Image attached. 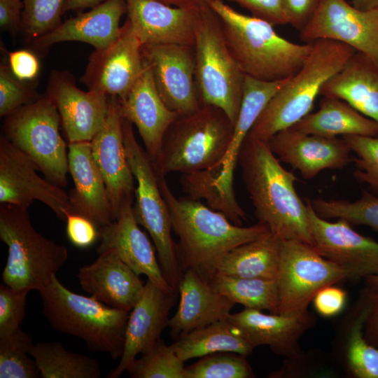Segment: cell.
Instances as JSON below:
<instances>
[{
  "label": "cell",
  "mask_w": 378,
  "mask_h": 378,
  "mask_svg": "<svg viewBox=\"0 0 378 378\" xmlns=\"http://www.w3.org/2000/svg\"><path fill=\"white\" fill-rule=\"evenodd\" d=\"M237 162L258 222L281 240L314 246L307 204L295 188L297 178L281 164L268 142L247 136Z\"/></svg>",
  "instance_id": "6da1fadb"
},
{
  "label": "cell",
  "mask_w": 378,
  "mask_h": 378,
  "mask_svg": "<svg viewBox=\"0 0 378 378\" xmlns=\"http://www.w3.org/2000/svg\"><path fill=\"white\" fill-rule=\"evenodd\" d=\"M164 177L158 174L172 230L179 239L177 251L183 272L191 270L209 283L232 249L270 231L259 222L248 227L236 225L197 200L176 197Z\"/></svg>",
  "instance_id": "7a4b0ae2"
},
{
  "label": "cell",
  "mask_w": 378,
  "mask_h": 378,
  "mask_svg": "<svg viewBox=\"0 0 378 378\" xmlns=\"http://www.w3.org/2000/svg\"><path fill=\"white\" fill-rule=\"evenodd\" d=\"M209 6L219 18L228 49L244 75L276 81L293 76L302 66L312 43L290 41L270 22L244 15L222 0H211Z\"/></svg>",
  "instance_id": "3957f363"
},
{
  "label": "cell",
  "mask_w": 378,
  "mask_h": 378,
  "mask_svg": "<svg viewBox=\"0 0 378 378\" xmlns=\"http://www.w3.org/2000/svg\"><path fill=\"white\" fill-rule=\"evenodd\" d=\"M356 52L335 41L312 42L301 69L270 100L248 136L268 141L275 134L293 126L309 114L323 85Z\"/></svg>",
  "instance_id": "277c9868"
},
{
  "label": "cell",
  "mask_w": 378,
  "mask_h": 378,
  "mask_svg": "<svg viewBox=\"0 0 378 378\" xmlns=\"http://www.w3.org/2000/svg\"><path fill=\"white\" fill-rule=\"evenodd\" d=\"M38 293L43 314L52 328L81 339L91 351L120 358L130 312L74 293L57 275Z\"/></svg>",
  "instance_id": "5b68a950"
},
{
  "label": "cell",
  "mask_w": 378,
  "mask_h": 378,
  "mask_svg": "<svg viewBox=\"0 0 378 378\" xmlns=\"http://www.w3.org/2000/svg\"><path fill=\"white\" fill-rule=\"evenodd\" d=\"M234 124L220 108L202 105L195 112L178 116L167 130L157 162V173H191L221 168Z\"/></svg>",
  "instance_id": "8992f818"
},
{
  "label": "cell",
  "mask_w": 378,
  "mask_h": 378,
  "mask_svg": "<svg viewBox=\"0 0 378 378\" xmlns=\"http://www.w3.org/2000/svg\"><path fill=\"white\" fill-rule=\"evenodd\" d=\"M27 209L1 204L0 239L8 247L2 280L18 290L38 291L66 263L69 253L36 230Z\"/></svg>",
  "instance_id": "52a82bcc"
},
{
  "label": "cell",
  "mask_w": 378,
  "mask_h": 378,
  "mask_svg": "<svg viewBox=\"0 0 378 378\" xmlns=\"http://www.w3.org/2000/svg\"><path fill=\"white\" fill-rule=\"evenodd\" d=\"M194 51L201 104L221 109L234 124L242 99L244 74L228 49L219 18L209 6L198 10Z\"/></svg>",
  "instance_id": "ba28073f"
},
{
  "label": "cell",
  "mask_w": 378,
  "mask_h": 378,
  "mask_svg": "<svg viewBox=\"0 0 378 378\" xmlns=\"http://www.w3.org/2000/svg\"><path fill=\"white\" fill-rule=\"evenodd\" d=\"M122 128L127 158L137 183L133 206L136 220L148 231L154 243L165 279L178 292L183 272L177 244L172 237L170 213L160 188L158 174L147 153L138 143L132 124L123 118Z\"/></svg>",
  "instance_id": "9c48e42d"
},
{
  "label": "cell",
  "mask_w": 378,
  "mask_h": 378,
  "mask_svg": "<svg viewBox=\"0 0 378 378\" xmlns=\"http://www.w3.org/2000/svg\"><path fill=\"white\" fill-rule=\"evenodd\" d=\"M57 106L46 94L4 118L2 134L27 155L50 182L67 186L68 151Z\"/></svg>",
  "instance_id": "30bf717a"
},
{
  "label": "cell",
  "mask_w": 378,
  "mask_h": 378,
  "mask_svg": "<svg viewBox=\"0 0 378 378\" xmlns=\"http://www.w3.org/2000/svg\"><path fill=\"white\" fill-rule=\"evenodd\" d=\"M349 278L348 272L324 258L313 246L295 240H281L276 279L278 314L302 315L323 288Z\"/></svg>",
  "instance_id": "8fae6325"
},
{
  "label": "cell",
  "mask_w": 378,
  "mask_h": 378,
  "mask_svg": "<svg viewBox=\"0 0 378 378\" xmlns=\"http://www.w3.org/2000/svg\"><path fill=\"white\" fill-rule=\"evenodd\" d=\"M300 38L305 43L326 39L344 43L378 66V9L360 10L346 0H319Z\"/></svg>",
  "instance_id": "7c38bea8"
},
{
  "label": "cell",
  "mask_w": 378,
  "mask_h": 378,
  "mask_svg": "<svg viewBox=\"0 0 378 378\" xmlns=\"http://www.w3.org/2000/svg\"><path fill=\"white\" fill-rule=\"evenodd\" d=\"M36 164L0 136V203L28 209L34 201L48 206L62 220L71 214L69 194L41 178Z\"/></svg>",
  "instance_id": "4fadbf2b"
},
{
  "label": "cell",
  "mask_w": 378,
  "mask_h": 378,
  "mask_svg": "<svg viewBox=\"0 0 378 378\" xmlns=\"http://www.w3.org/2000/svg\"><path fill=\"white\" fill-rule=\"evenodd\" d=\"M142 46L127 19L111 46L90 54L80 82L89 90L123 101L144 70Z\"/></svg>",
  "instance_id": "5bb4252c"
},
{
  "label": "cell",
  "mask_w": 378,
  "mask_h": 378,
  "mask_svg": "<svg viewBox=\"0 0 378 378\" xmlns=\"http://www.w3.org/2000/svg\"><path fill=\"white\" fill-rule=\"evenodd\" d=\"M142 55L151 69L160 97L170 110L182 116L201 107L195 80L194 47L144 45Z\"/></svg>",
  "instance_id": "9a60e30c"
},
{
  "label": "cell",
  "mask_w": 378,
  "mask_h": 378,
  "mask_svg": "<svg viewBox=\"0 0 378 378\" xmlns=\"http://www.w3.org/2000/svg\"><path fill=\"white\" fill-rule=\"evenodd\" d=\"M307 218L314 248L349 273V278L378 275V242L356 232L342 219L330 222L320 217L310 200H306Z\"/></svg>",
  "instance_id": "2e32d148"
},
{
  "label": "cell",
  "mask_w": 378,
  "mask_h": 378,
  "mask_svg": "<svg viewBox=\"0 0 378 378\" xmlns=\"http://www.w3.org/2000/svg\"><path fill=\"white\" fill-rule=\"evenodd\" d=\"M122 122L120 101L109 96L105 122L90 141L93 158L106 187L114 220L122 205L133 201L136 188L126 155Z\"/></svg>",
  "instance_id": "e0dca14e"
},
{
  "label": "cell",
  "mask_w": 378,
  "mask_h": 378,
  "mask_svg": "<svg viewBox=\"0 0 378 378\" xmlns=\"http://www.w3.org/2000/svg\"><path fill=\"white\" fill-rule=\"evenodd\" d=\"M46 94L57 106L69 143L91 141L103 127L109 96L80 90L69 72L52 70Z\"/></svg>",
  "instance_id": "ac0fdd59"
},
{
  "label": "cell",
  "mask_w": 378,
  "mask_h": 378,
  "mask_svg": "<svg viewBox=\"0 0 378 378\" xmlns=\"http://www.w3.org/2000/svg\"><path fill=\"white\" fill-rule=\"evenodd\" d=\"M177 292L167 291L150 280L144 284L143 293L130 312L127 323L125 345L120 360L108 378H118L136 358L161 337L167 327L169 312L178 297Z\"/></svg>",
  "instance_id": "d6986e66"
},
{
  "label": "cell",
  "mask_w": 378,
  "mask_h": 378,
  "mask_svg": "<svg viewBox=\"0 0 378 378\" xmlns=\"http://www.w3.org/2000/svg\"><path fill=\"white\" fill-rule=\"evenodd\" d=\"M132 202H125L118 218L99 230L100 244L97 252H111L138 275H146L164 290L177 292L165 279L156 258V249L139 226Z\"/></svg>",
  "instance_id": "ffe728a7"
},
{
  "label": "cell",
  "mask_w": 378,
  "mask_h": 378,
  "mask_svg": "<svg viewBox=\"0 0 378 378\" xmlns=\"http://www.w3.org/2000/svg\"><path fill=\"white\" fill-rule=\"evenodd\" d=\"M267 142L277 158L298 170L305 179L325 169H341L351 161V151L343 138L308 134L290 127Z\"/></svg>",
  "instance_id": "44dd1931"
},
{
  "label": "cell",
  "mask_w": 378,
  "mask_h": 378,
  "mask_svg": "<svg viewBox=\"0 0 378 378\" xmlns=\"http://www.w3.org/2000/svg\"><path fill=\"white\" fill-rule=\"evenodd\" d=\"M127 20L144 45L194 47L198 10L174 7L158 0H125Z\"/></svg>",
  "instance_id": "7402d4cb"
},
{
  "label": "cell",
  "mask_w": 378,
  "mask_h": 378,
  "mask_svg": "<svg viewBox=\"0 0 378 378\" xmlns=\"http://www.w3.org/2000/svg\"><path fill=\"white\" fill-rule=\"evenodd\" d=\"M120 111L124 119L136 127L145 150L155 164L164 136L178 115L160 97L151 69L145 61L140 76L125 99L120 101Z\"/></svg>",
  "instance_id": "603a6c76"
},
{
  "label": "cell",
  "mask_w": 378,
  "mask_h": 378,
  "mask_svg": "<svg viewBox=\"0 0 378 378\" xmlns=\"http://www.w3.org/2000/svg\"><path fill=\"white\" fill-rule=\"evenodd\" d=\"M68 169L74 185L69 193L71 214L87 218L99 230L111 224L114 220L111 206L90 141L69 143Z\"/></svg>",
  "instance_id": "cb8c5ba5"
},
{
  "label": "cell",
  "mask_w": 378,
  "mask_h": 378,
  "mask_svg": "<svg viewBox=\"0 0 378 378\" xmlns=\"http://www.w3.org/2000/svg\"><path fill=\"white\" fill-rule=\"evenodd\" d=\"M125 0H105L88 11L69 18L32 41L34 49L42 52L61 42L79 41L94 50H103L119 36L120 20L126 12Z\"/></svg>",
  "instance_id": "d4e9b609"
},
{
  "label": "cell",
  "mask_w": 378,
  "mask_h": 378,
  "mask_svg": "<svg viewBox=\"0 0 378 378\" xmlns=\"http://www.w3.org/2000/svg\"><path fill=\"white\" fill-rule=\"evenodd\" d=\"M98 255L92 263L79 269L80 287L106 305L130 312L144 291L139 275L111 252Z\"/></svg>",
  "instance_id": "484cf974"
},
{
  "label": "cell",
  "mask_w": 378,
  "mask_h": 378,
  "mask_svg": "<svg viewBox=\"0 0 378 378\" xmlns=\"http://www.w3.org/2000/svg\"><path fill=\"white\" fill-rule=\"evenodd\" d=\"M178 294V309L167 325L174 340L191 331L227 318L235 304L191 270L183 272Z\"/></svg>",
  "instance_id": "4316f807"
},
{
  "label": "cell",
  "mask_w": 378,
  "mask_h": 378,
  "mask_svg": "<svg viewBox=\"0 0 378 378\" xmlns=\"http://www.w3.org/2000/svg\"><path fill=\"white\" fill-rule=\"evenodd\" d=\"M227 318L255 347L267 345L274 352L288 357L300 355L299 339L312 321L309 313L267 314L249 308L230 314Z\"/></svg>",
  "instance_id": "83f0119b"
},
{
  "label": "cell",
  "mask_w": 378,
  "mask_h": 378,
  "mask_svg": "<svg viewBox=\"0 0 378 378\" xmlns=\"http://www.w3.org/2000/svg\"><path fill=\"white\" fill-rule=\"evenodd\" d=\"M320 94L342 99L378 123V66L359 52L323 85Z\"/></svg>",
  "instance_id": "f1b7e54d"
},
{
  "label": "cell",
  "mask_w": 378,
  "mask_h": 378,
  "mask_svg": "<svg viewBox=\"0 0 378 378\" xmlns=\"http://www.w3.org/2000/svg\"><path fill=\"white\" fill-rule=\"evenodd\" d=\"M289 78L265 81L244 75L239 115L234 124L228 150L221 162L220 174L216 179L219 187L230 195L235 196L234 172L244 141L267 103Z\"/></svg>",
  "instance_id": "f546056e"
},
{
  "label": "cell",
  "mask_w": 378,
  "mask_h": 378,
  "mask_svg": "<svg viewBox=\"0 0 378 378\" xmlns=\"http://www.w3.org/2000/svg\"><path fill=\"white\" fill-rule=\"evenodd\" d=\"M292 127L308 134L328 138L340 135L378 136L377 122L347 102L331 97H323L317 111L309 113Z\"/></svg>",
  "instance_id": "4dcf8cb0"
},
{
  "label": "cell",
  "mask_w": 378,
  "mask_h": 378,
  "mask_svg": "<svg viewBox=\"0 0 378 378\" xmlns=\"http://www.w3.org/2000/svg\"><path fill=\"white\" fill-rule=\"evenodd\" d=\"M281 240L267 232L232 249L220 262L217 274L239 278L276 279Z\"/></svg>",
  "instance_id": "1f68e13d"
},
{
  "label": "cell",
  "mask_w": 378,
  "mask_h": 378,
  "mask_svg": "<svg viewBox=\"0 0 378 378\" xmlns=\"http://www.w3.org/2000/svg\"><path fill=\"white\" fill-rule=\"evenodd\" d=\"M171 346L184 362L217 352H233L247 357L255 348L228 318L191 331Z\"/></svg>",
  "instance_id": "d6a6232c"
},
{
  "label": "cell",
  "mask_w": 378,
  "mask_h": 378,
  "mask_svg": "<svg viewBox=\"0 0 378 378\" xmlns=\"http://www.w3.org/2000/svg\"><path fill=\"white\" fill-rule=\"evenodd\" d=\"M29 355L43 378H99L101 369L94 358L73 353L59 342L34 344Z\"/></svg>",
  "instance_id": "836d02e7"
},
{
  "label": "cell",
  "mask_w": 378,
  "mask_h": 378,
  "mask_svg": "<svg viewBox=\"0 0 378 378\" xmlns=\"http://www.w3.org/2000/svg\"><path fill=\"white\" fill-rule=\"evenodd\" d=\"M209 284L234 304L278 314L279 294L276 279L239 278L216 274Z\"/></svg>",
  "instance_id": "e575fe53"
},
{
  "label": "cell",
  "mask_w": 378,
  "mask_h": 378,
  "mask_svg": "<svg viewBox=\"0 0 378 378\" xmlns=\"http://www.w3.org/2000/svg\"><path fill=\"white\" fill-rule=\"evenodd\" d=\"M372 307L368 289L356 310L350 326L346 344V360L352 374L357 378H378V347L363 336V327Z\"/></svg>",
  "instance_id": "d590c367"
},
{
  "label": "cell",
  "mask_w": 378,
  "mask_h": 378,
  "mask_svg": "<svg viewBox=\"0 0 378 378\" xmlns=\"http://www.w3.org/2000/svg\"><path fill=\"white\" fill-rule=\"evenodd\" d=\"M221 168H214L183 174L181 184L184 191L194 200L204 199L211 209L224 214L233 223L241 225L246 220L245 211L234 196H230L218 185L216 179Z\"/></svg>",
  "instance_id": "8d00e7d4"
},
{
  "label": "cell",
  "mask_w": 378,
  "mask_h": 378,
  "mask_svg": "<svg viewBox=\"0 0 378 378\" xmlns=\"http://www.w3.org/2000/svg\"><path fill=\"white\" fill-rule=\"evenodd\" d=\"M315 212L321 218L346 220L351 225H363L378 232V196L362 190L360 198L355 201L345 200H310Z\"/></svg>",
  "instance_id": "74e56055"
},
{
  "label": "cell",
  "mask_w": 378,
  "mask_h": 378,
  "mask_svg": "<svg viewBox=\"0 0 378 378\" xmlns=\"http://www.w3.org/2000/svg\"><path fill=\"white\" fill-rule=\"evenodd\" d=\"M31 337L20 328L9 336L0 338V378H38L40 371L29 358Z\"/></svg>",
  "instance_id": "f35d334b"
},
{
  "label": "cell",
  "mask_w": 378,
  "mask_h": 378,
  "mask_svg": "<svg viewBox=\"0 0 378 378\" xmlns=\"http://www.w3.org/2000/svg\"><path fill=\"white\" fill-rule=\"evenodd\" d=\"M185 368L172 346L160 338L127 371L132 378H184Z\"/></svg>",
  "instance_id": "ab89813d"
},
{
  "label": "cell",
  "mask_w": 378,
  "mask_h": 378,
  "mask_svg": "<svg viewBox=\"0 0 378 378\" xmlns=\"http://www.w3.org/2000/svg\"><path fill=\"white\" fill-rule=\"evenodd\" d=\"M255 377L246 356L233 352H217L204 356L185 368L184 378Z\"/></svg>",
  "instance_id": "60d3db41"
},
{
  "label": "cell",
  "mask_w": 378,
  "mask_h": 378,
  "mask_svg": "<svg viewBox=\"0 0 378 378\" xmlns=\"http://www.w3.org/2000/svg\"><path fill=\"white\" fill-rule=\"evenodd\" d=\"M64 0H23L21 31L28 43L62 23Z\"/></svg>",
  "instance_id": "b9f144b4"
},
{
  "label": "cell",
  "mask_w": 378,
  "mask_h": 378,
  "mask_svg": "<svg viewBox=\"0 0 378 378\" xmlns=\"http://www.w3.org/2000/svg\"><path fill=\"white\" fill-rule=\"evenodd\" d=\"M355 156L354 178L366 184L378 196V136L346 135L342 136Z\"/></svg>",
  "instance_id": "7bdbcfd3"
},
{
  "label": "cell",
  "mask_w": 378,
  "mask_h": 378,
  "mask_svg": "<svg viewBox=\"0 0 378 378\" xmlns=\"http://www.w3.org/2000/svg\"><path fill=\"white\" fill-rule=\"evenodd\" d=\"M41 95L30 82L18 79L6 64L0 66V116L5 118Z\"/></svg>",
  "instance_id": "ee69618b"
},
{
  "label": "cell",
  "mask_w": 378,
  "mask_h": 378,
  "mask_svg": "<svg viewBox=\"0 0 378 378\" xmlns=\"http://www.w3.org/2000/svg\"><path fill=\"white\" fill-rule=\"evenodd\" d=\"M28 290H18L6 284L0 286V338L20 328L25 316Z\"/></svg>",
  "instance_id": "f6af8a7d"
},
{
  "label": "cell",
  "mask_w": 378,
  "mask_h": 378,
  "mask_svg": "<svg viewBox=\"0 0 378 378\" xmlns=\"http://www.w3.org/2000/svg\"><path fill=\"white\" fill-rule=\"evenodd\" d=\"M66 232L69 241L78 248H88L99 239V228L89 219L70 214L66 218Z\"/></svg>",
  "instance_id": "bcb514c9"
},
{
  "label": "cell",
  "mask_w": 378,
  "mask_h": 378,
  "mask_svg": "<svg viewBox=\"0 0 378 378\" xmlns=\"http://www.w3.org/2000/svg\"><path fill=\"white\" fill-rule=\"evenodd\" d=\"M8 65L18 79L31 82L38 75L40 62L34 52L21 49L8 52Z\"/></svg>",
  "instance_id": "7dc6e473"
},
{
  "label": "cell",
  "mask_w": 378,
  "mask_h": 378,
  "mask_svg": "<svg viewBox=\"0 0 378 378\" xmlns=\"http://www.w3.org/2000/svg\"><path fill=\"white\" fill-rule=\"evenodd\" d=\"M287 24L301 31L315 12L319 0H281Z\"/></svg>",
  "instance_id": "c3c4849f"
},
{
  "label": "cell",
  "mask_w": 378,
  "mask_h": 378,
  "mask_svg": "<svg viewBox=\"0 0 378 378\" xmlns=\"http://www.w3.org/2000/svg\"><path fill=\"white\" fill-rule=\"evenodd\" d=\"M346 293L332 285L321 289L313 298L316 312L323 316L330 317L339 314L344 308Z\"/></svg>",
  "instance_id": "681fc988"
},
{
  "label": "cell",
  "mask_w": 378,
  "mask_h": 378,
  "mask_svg": "<svg viewBox=\"0 0 378 378\" xmlns=\"http://www.w3.org/2000/svg\"><path fill=\"white\" fill-rule=\"evenodd\" d=\"M248 10L253 16L274 25L287 24L281 0H232Z\"/></svg>",
  "instance_id": "f907efd6"
},
{
  "label": "cell",
  "mask_w": 378,
  "mask_h": 378,
  "mask_svg": "<svg viewBox=\"0 0 378 378\" xmlns=\"http://www.w3.org/2000/svg\"><path fill=\"white\" fill-rule=\"evenodd\" d=\"M23 0H0V27L15 37L21 31Z\"/></svg>",
  "instance_id": "816d5d0a"
},
{
  "label": "cell",
  "mask_w": 378,
  "mask_h": 378,
  "mask_svg": "<svg viewBox=\"0 0 378 378\" xmlns=\"http://www.w3.org/2000/svg\"><path fill=\"white\" fill-rule=\"evenodd\" d=\"M370 290L372 295V307L365 323L367 325V340L378 347V291Z\"/></svg>",
  "instance_id": "f5cc1de1"
},
{
  "label": "cell",
  "mask_w": 378,
  "mask_h": 378,
  "mask_svg": "<svg viewBox=\"0 0 378 378\" xmlns=\"http://www.w3.org/2000/svg\"><path fill=\"white\" fill-rule=\"evenodd\" d=\"M103 1L104 0H64L63 13L69 10L80 11L85 8H92Z\"/></svg>",
  "instance_id": "db71d44e"
},
{
  "label": "cell",
  "mask_w": 378,
  "mask_h": 378,
  "mask_svg": "<svg viewBox=\"0 0 378 378\" xmlns=\"http://www.w3.org/2000/svg\"><path fill=\"white\" fill-rule=\"evenodd\" d=\"M166 4L187 8L199 10L205 7H208L209 2L211 0H158Z\"/></svg>",
  "instance_id": "11a10c76"
},
{
  "label": "cell",
  "mask_w": 378,
  "mask_h": 378,
  "mask_svg": "<svg viewBox=\"0 0 378 378\" xmlns=\"http://www.w3.org/2000/svg\"><path fill=\"white\" fill-rule=\"evenodd\" d=\"M351 4L363 10L378 9V0H352Z\"/></svg>",
  "instance_id": "9f6ffc18"
},
{
  "label": "cell",
  "mask_w": 378,
  "mask_h": 378,
  "mask_svg": "<svg viewBox=\"0 0 378 378\" xmlns=\"http://www.w3.org/2000/svg\"><path fill=\"white\" fill-rule=\"evenodd\" d=\"M369 289L378 291V275L369 276L365 278Z\"/></svg>",
  "instance_id": "6f0895ef"
}]
</instances>
